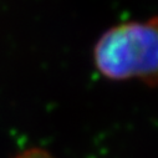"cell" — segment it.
<instances>
[{"label": "cell", "mask_w": 158, "mask_h": 158, "mask_svg": "<svg viewBox=\"0 0 158 158\" xmlns=\"http://www.w3.org/2000/svg\"><path fill=\"white\" fill-rule=\"evenodd\" d=\"M94 62L107 80L158 87V16L107 29L95 44Z\"/></svg>", "instance_id": "obj_1"}, {"label": "cell", "mask_w": 158, "mask_h": 158, "mask_svg": "<svg viewBox=\"0 0 158 158\" xmlns=\"http://www.w3.org/2000/svg\"><path fill=\"white\" fill-rule=\"evenodd\" d=\"M14 158H55L50 152L40 147H31L20 153H18Z\"/></svg>", "instance_id": "obj_2"}]
</instances>
